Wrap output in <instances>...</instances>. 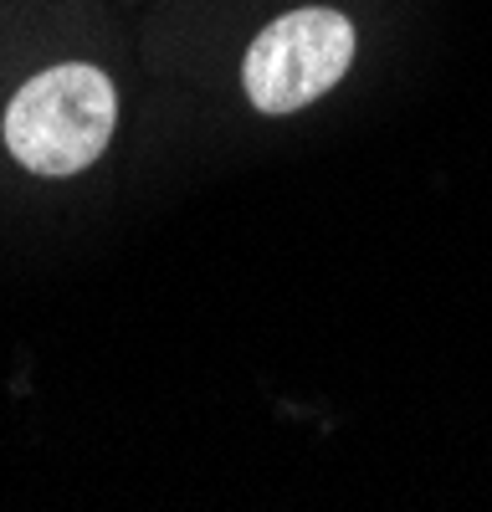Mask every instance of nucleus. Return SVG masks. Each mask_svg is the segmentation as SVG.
<instances>
[{"mask_svg": "<svg viewBox=\"0 0 492 512\" xmlns=\"http://www.w3.org/2000/svg\"><path fill=\"white\" fill-rule=\"evenodd\" d=\"M118 98L93 62H62L36 72L6 108V149L41 180L82 175L113 139Z\"/></svg>", "mask_w": 492, "mask_h": 512, "instance_id": "f257e3e1", "label": "nucleus"}, {"mask_svg": "<svg viewBox=\"0 0 492 512\" xmlns=\"http://www.w3.org/2000/svg\"><path fill=\"white\" fill-rule=\"evenodd\" d=\"M354 62V21L328 6L287 11L246 47L241 88L257 113H298L318 103L328 88H339Z\"/></svg>", "mask_w": 492, "mask_h": 512, "instance_id": "f03ea898", "label": "nucleus"}]
</instances>
